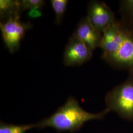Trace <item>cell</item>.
Segmentation results:
<instances>
[{
	"label": "cell",
	"instance_id": "cell-9",
	"mask_svg": "<svg viewBox=\"0 0 133 133\" xmlns=\"http://www.w3.org/2000/svg\"><path fill=\"white\" fill-rule=\"evenodd\" d=\"M35 128H36V124L18 125L1 121L0 133H25L29 130Z\"/></svg>",
	"mask_w": 133,
	"mask_h": 133
},
{
	"label": "cell",
	"instance_id": "cell-8",
	"mask_svg": "<svg viewBox=\"0 0 133 133\" xmlns=\"http://www.w3.org/2000/svg\"><path fill=\"white\" fill-rule=\"evenodd\" d=\"M21 3L16 0H1V18L8 19L10 17L20 15L21 11Z\"/></svg>",
	"mask_w": 133,
	"mask_h": 133
},
{
	"label": "cell",
	"instance_id": "cell-2",
	"mask_svg": "<svg viewBox=\"0 0 133 133\" xmlns=\"http://www.w3.org/2000/svg\"><path fill=\"white\" fill-rule=\"evenodd\" d=\"M109 110L107 108L98 114H92L83 109L74 97H69L66 103L51 115L36 124V128L51 127L58 132L77 131L86 122L102 119Z\"/></svg>",
	"mask_w": 133,
	"mask_h": 133
},
{
	"label": "cell",
	"instance_id": "cell-5",
	"mask_svg": "<svg viewBox=\"0 0 133 133\" xmlns=\"http://www.w3.org/2000/svg\"><path fill=\"white\" fill-rule=\"evenodd\" d=\"M93 51L85 43L72 36L69 38L63 54L65 66H81L90 60Z\"/></svg>",
	"mask_w": 133,
	"mask_h": 133
},
{
	"label": "cell",
	"instance_id": "cell-12",
	"mask_svg": "<svg viewBox=\"0 0 133 133\" xmlns=\"http://www.w3.org/2000/svg\"><path fill=\"white\" fill-rule=\"evenodd\" d=\"M21 10H30L42 9L44 1L42 0H22L20 1Z\"/></svg>",
	"mask_w": 133,
	"mask_h": 133
},
{
	"label": "cell",
	"instance_id": "cell-13",
	"mask_svg": "<svg viewBox=\"0 0 133 133\" xmlns=\"http://www.w3.org/2000/svg\"><path fill=\"white\" fill-rule=\"evenodd\" d=\"M42 14L41 9H36L29 10L28 16L32 18H37L41 16Z\"/></svg>",
	"mask_w": 133,
	"mask_h": 133
},
{
	"label": "cell",
	"instance_id": "cell-3",
	"mask_svg": "<svg viewBox=\"0 0 133 133\" xmlns=\"http://www.w3.org/2000/svg\"><path fill=\"white\" fill-rule=\"evenodd\" d=\"M107 109L124 119L133 120V73L128 78L116 86L105 97Z\"/></svg>",
	"mask_w": 133,
	"mask_h": 133
},
{
	"label": "cell",
	"instance_id": "cell-7",
	"mask_svg": "<svg viewBox=\"0 0 133 133\" xmlns=\"http://www.w3.org/2000/svg\"><path fill=\"white\" fill-rule=\"evenodd\" d=\"M72 36L78 39L93 51L100 48L102 33L92 25L87 17L81 20Z\"/></svg>",
	"mask_w": 133,
	"mask_h": 133
},
{
	"label": "cell",
	"instance_id": "cell-11",
	"mask_svg": "<svg viewBox=\"0 0 133 133\" xmlns=\"http://www.w3.org/2000/svg\"><path fill=\"white\" fill-rule=\"evenodd\" d=\"M53 10L55 14V22L57 24L61 23L66 9L68 1L51 0L50 1Z\"/></svg>",
	"mask_w": 133,
	"mask_h": 133
},
{
	"label": "cell",
	"instance_id": "cell-1",
	"mask_svg": "<svg viewBox=\"0 0 133 133\" xmlns=\"http://www.w3.org/2000/svg\"><path fill=\"white\" fill-rule=\"evenodd\" d=\"M100 48L105 61L133 73V28L115 20L102 34Z\"/></svg>",
	"mask_w": 133,
	"mask_h": 133
},
{
	"label": "cell",
	"instance_id": "cell-4",
	"mask_svg": "<svg viewBox=\"0 0 133 133\" xmlns=\"http://www.w3.org/2000/svg\"><path fill=\"white\" fill-rule=\"evenodd\" d=\"M32 27L29 22L20 20V15L10 17L4 22H1L0 28L5 44L11 53L19 48L21 39L26 32Z\"/></svg>",
	"mask_w": 133,
	"mask_h": 133
},
{
	"label": "cell",
	"instance_id": "cell-10",
	"mask_svg": "<svg viewBox=\"0 0 133 133\" xmlns=\"http://www.w3.org/2000/svg\"><path fill=\"white\" fill-rule=\"evenodd\" d=\"M120 11L128 26L133 28V0L121 1Z\"/></svg>",
	"mask_w": 133,
	"mask_h": 133
},
{
	"label": "cell",
	"instance_id": "cell-6",
	"mask_svg": "<svg viewBox=\"0 0 133 133\" xmlns=\"http://www.w3.org/2000/svg\"><path fill=\"white\" fill-rule=\"evenodd\" d=\"M87 17L95 28L102 34L115 20L114 13L109 6L98 1L90 3Z\"/></svg>",
	"mask_w": 133,
	"mask_h": 133
}]
</instances>
